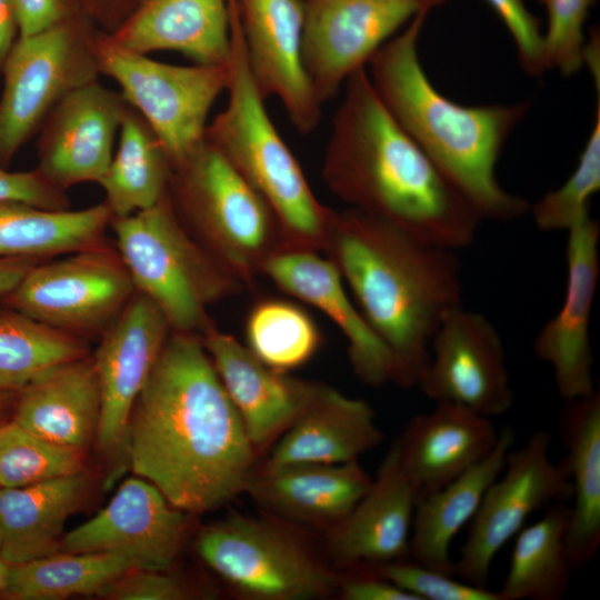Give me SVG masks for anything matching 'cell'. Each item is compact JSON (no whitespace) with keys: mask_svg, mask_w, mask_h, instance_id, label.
Wrapping results in <instances>:
<instances>
[{"mask_svg":"<svg viewBox=\"0 0 600 600\" xmlns=\"http://www.w3.org/2000/svg\"><path fill=\"white\" fill-rule=\"evenodd\" d=\"M98 30L79 12L44 31L18 37L1 71V167L8 168L62 99L99 80L94 54Z\"/></svg>","mask_w":600,"mask_h":600,"instance_id":"obj_8","label":"cell"},{"mask_svg":"<svg viewBox=\"0 0 600 600\" xmlns=\"http://www.w3.org/2000/svg\"><path fill=\"white\" fill-rule=\"evenodd\" d=\"M246 337L251 352L269 368L287 372L317 352L320 334L311 317L297 304L264 300L250 311Z\"/></svg>","mask_w":600,"mask_h":600,"instance_id":"obj_36","label":"cell"},{"mask_svg":"<svg viewBox=\"0 0 600 600\" xmlns=\"http://www.w3.org/2000/svg\"><path fill=\"white\" fill-rule=\"evenodd\" d=\"M88 354L87 340L0 303V391L18 393L46 370Z\"/></svg>","mask_w":600,"mask_h":600,"instance_id":"obj_35","label":"cell"},{"mask_svg":"<svg viewBox=\"0 0 600 600\" xmlns=\"http://www.w3.org/2000/svg\"><path fill=\"white\" fill-rule=\"evenodd\" d=\"M570 504L548 507L516 534L501 600H560L573 571L567 547Z\"/></svg>","mask_w":600,"mask_h":600,"instance_id":"obj_33","label":"cell"},{"mask_svg":"<svg viewBox=\"0 0 600 600\" xmlns=\"http://www.w3.org/2000/svg\"><path fill=\"white\" fill-rule=\"evenodd\" d=\"M509 31L522 70L530 77L546 71L543 31L524 0H484Z\"/></svg>","mask_w":600,"mask_h":600,"instance_id":"obj_41","label":"cell"},{"mask_svg":"<svg viewBox=\"0 0 600 600\" xmlns=\"http://www.w3.org/2000/svg\"><path fill=\"white\" fill-rule=\"evenodd\" d=\"M382 440L374 410L368 402L320 384L272 449L263 469L358 460Z\"/></svg>","mask_w":600,"mask_h":600,"instance_id":"obj_25","label":"cell"},{"mask_svg":"<svg viewBox=\"0 0 600 600\" xmlns=\"http://www.w3.org/2000/svg\"><path fill=\"white\" fill-rule=\"evenodd\" d=\"M564 403L559 430L573 489L567 547L576 570L592 560L600 544V393Z\"/></svg>","mask_w":600,"mask_h":600,"instance_id":"obj_30","label":"cell"},{"mask_svg":"<svg viewBox=\"0 0 600 600\" xmlns=\"http://www.w3.org/2000/svg\"><path fill=\"white\" fill-rule=\"evenodd\" d=\"M172 166L158 136L129 106L119 129V142L98 183L112 218L152 207L168 191Z\"/></svg>","mask_w":600,"mask_h":600,"instance_id":"obj_32","label":"cell"},{"mask_svg":"<svg viewBox=\"0 0 600 600\" xmlns=\"http://www.w3.org/2000/svg\"><path fill=\"white\" fill-rule=\"evenodd\" d=\"M351 577L341 580L339 591L344 600H418L393 583L373 573L356 569Z\"/></svg>","mask_w":600,"mask_h":600,"instance_id":"obj_45","label":"cell"},{"mask_svg":"<svg viewBox=\"0 0 600 600\" xmlns=\"http://www.w3.org/2000/svg\"><path fill=\"white\" fill-rule=\"evenodd\" d=\"M187 533L182 510L151 482L129 478L94 517L63 534L59 552L114 554L137 569L168 571Z\"/></svg>","mask_w":600,"mask_h":600,"instance_id":"obj_16","label":"cell"},{"mask_svg":"<svg viewBox=\"0 0 600 600\" xmlns=\"http://www.w3.org/2000/svg\"><path fill=\"white\" fill-rule=\"evenodd\" d=\"M514 440V430L503 427L486 458L440 489L419 493L410 536L411 560L453 576L451 542L476 516L486 490L502 472Z\"/></svg>","mask_w":600,"mask_h":600,"instance_id":"obj_27","label":"cell"},{"mask_svg":"<svg viewBox=\"0 0 600 600\" xmlns=\"http://www.w3.org/2000/svg\"><path fill=\"white\" fill-rule=\"evenodd\" d=\"M360 569L388 580L418 600H501L498 591L458 580L410 558Z\"/></svg>","mask_w":600,"mask_h":600,"instance_id":"obj_40","label":"cell"},{"mask_svg":"<svg viewBox=\"0 0 600 600\" xmlns=\"http://www.w3.org/2000/svg\"><path fill=\"white\" fill-rule=\"evenodd\" d=\"M9 570H10V564L3 559L0 551V594L7 584Z\"/></svg>","mask_w":600,"mask_h":600,"instance_id":"obj_50","label":"cell"},{"mask_svg":"<svg viewBox=\"0 0 600 600\" xmlns=\"http://www.w3.org/2000/svg\"><path fill=\"white\" fill-rule=\"evenodd\" d=\"M17 393L0 391V424L11 419Z\"/></svg>","mask_w":600,"mask_h":600,"instance_id":"obj_49","label":"cell"},{"mask_svg":"<svg viewBox=\"0 0 600 600\" xmlns=\"http://www.w3.org/2000/svg\"><path fill=\"white\" fill-rule=\"evenodd\" d=\"M84 471V451L43 439L9 419L0 424V488H20Z\"/></svg>","mask_w":600,"mask_h":600,"instance_id":"obj_37","label":"cell"},{"mask_svg":"<svg viewBox=\"0 0 600 600\" xmlns=\"http://www.w3.org/2000/svg\"><path fill=\"white\" fill-rule=\"evenodd\" d=\"M13 3L19 37L39 33L83 12L76 0H13Z\"/></svg>","mask_w":600,"mask_h":600,"instance_id":"obj_44","label":"cell"},{"mask_svg":"<svg viewBox=\"0 0 600 600\" xmlns=\"http://www.w3.org/2000/svg\"><path fill=\"white\" fill-rule=\"evenodd\" d=\"M132 569H137L132 562L114 554L57 552L10 566L0 598L62 600L72 596H98Z\"/></svg>","mask_w":600,"mask_h":600,"instance_id":"obj_34","label":"cell"},{"mask_svg":"<svg viewBox=\"0 0 600 600\" xmlns=\"http://www.w3.org/2000/svg\"><path fill=\"white\" fill-rule=\"evenodd\" d=\"M597 96L594 122L576 169L529 209L542 231H568L590 217L589 201L600 190V92Z\"/></svg>","mask_w":600,"mask_h":600,"instance_id":"obj_38","label":"cell"},{"mask_svg":"<svg viewBox=\"0 0 600 600\" xmlns=\"http://www.w3.org/2000/svg\"><path fill=\"white\" fill-rule=\"evenodd\" d=\"M98 596L110 600H181L190 593L184 582L168 571L132 569Z\"/></svg>","mask_w":600,"mask_h":600,"instance_id":"obj_42","label":"cell"},{"mask_svg":"<svg viewBox=\"0 0 600 600\" xmlns=\"http://www.w3.org/2000/svg\"><path fill=\"white\" fill-rule=\"evenodd\" d=\"M372 478L358 460L263 469L246 491L263 507L293 520L337 524L363 494Z\"/></svg>","mask_w":600,"mask_h":600,"instance_id":"obj_28","label":"cell"},{"mask_svg":"<svg viewBox=\"0 0 600 600\" xmlns=\"http://www.w3.org/2000/svg\"><path fill=\"white\" fill-rule=\"evenodd\" d=\"M547 11L543 31L547 70L556 69L562 76H572L583 64L587 41L584 24L596 0H538Z\"/></svg>","mask_w":600,"mask_h":600,"instance_id":"obj_39","label":"cell"},{"mask_svg":"<svg viewBox=\"0 0 600 600\" xmlns=\"http://www.w3.org/2000/svg\"><path fill=\"white\" fill-rule=\"evenodd\" d=\"M18 37L19 28L13 0H0V76Z\"/></svg>","mask_w":600,"mask_h":600,"instance_id":"obj_47","label":"cell"},{"mask_svg":"<svg viewBox=\"0 0 600 600\" xmlns=\"http://www.w3.org/2000/svg\"><path fill=\"white\" fill-rule=\"evenodd\" d=\"M412 417L394 439L400 461L419 493L451 482L486 458L499 431L491 418L451 402Z\"/></svg>","mask_w":600,"mask_h":600,"instance_id":"obj_23","label":"cell"},{"mask_svg":"<svg viewBox=\"0 0 600 600\" xmlns=\"http://www.w3.org/2000/svg\"><path fill=\"white\" fill-rule=\"evenodd\" d=\"M200 336L254 449L284 432L320 387L269 368L213 323Z\"/></svg>","mask_w":600,"mask_h":600,"instance_id":"obj_21","label":"cell"},{"mask_svg":"<svg viewBox=\"0 0 600 600\" xmlns=\"http://www.w3.org/2000/svg\"><path fill=\"white\" fill-rule=\"evenodd\" d=\"M322 248L391 351L394 382L418 386L434 332L444 316L461 306V266L454 250L418 240L352 208L332 211Z\"/></svg>","mask_w":600,"mask_h":600,"instance_id":"obj_3","label":"cell"},{"mask_svg":"<svg viewBox=\"0 0 600 600\" xmlns=\"http://www.w3.org/2000/svg\"><path fill=\"white\" fill-rule=\"evenodd\" d=\"M447 0H302V60L323 104L420 11Z\"/></svg>","mask_w":600,"mask_h":600,"instance_id":"obj_13","label":"cell"},{"mask_svg":"<svg viewBox=\"0 0 600 600\" xmlns=\"http://www.w3.org/2000/svg\"><path fill=\"white\" fill-rule=\"evenodd\" d=\"M22 201L51 210L69 209L64 190L50 183L36 168L9 171L0 166V201Z\"/></svg>","mask_w":600,"mask_h":600,"instance_id":"obj_43","label":"cell"},{"mask_svg":"<svg viewBox=\"0 0 600 600\" xmlns=\"http://www.w3.org/2000/svg\"><path fill=\"white\" fill-rule=\"evenodd\" d=\"M170 333L158 307L136 291L100 336L91 357L101 394L96 441L104 456H120L127 461V428L132 407Z\"/></svg>","mask_w":600,"mask_h":600,"instance_id":"obj_15","label":"cell"},{"mask_svg":"<svg viewBox=\"0 0 600 600\" xmlns=\"http://www.w3.org/2000/svg\"><path fill=\"white\" fill-rule=\"evenodd\" d=\"M196 551L248 599H317L338 589L341 581L290 533L240 514L204 527L197 537Z\"/></svg>","mask_w":600,"mask_h":600,"instance_id":"obj_10","label":"cell"},{"mask_svg":"<svg viewBox=\"0 0 600 600\" xmlns=\"http://www.w3.org/2000/svg\"><path fill=\"white\" fill-rule=\"evenodd\" d=\"M248 67L261 94L277 98L302 134L321 121L322 103L302 60V0H233Z\"/></svg>","mask_w":600,"mask_h":600,"instance_id":"obj_17","label":"cell"},{"mask_svg":"<svg viewBox=\"0 0 600 600\" xmlns=\"http://www.w3.org/2000/svg\"><path fill=\"white\" fill-rule=\"evenodd\" d=\"M134 292L118 250L103 242L34 263L0 303L87 340L101 336Z\"/></svg>","mask_w":600,"mask_h":600,"instance_id":"obj_11","label":"cell"},{"mask_svg":"<svg viewBox=\"0 0 600 600\" xmlns=\"http://www.w3.org/2000/svg\"><path fill=\"white\" fill-rule=\"evenodd\" d=\"M433 9L420 11L368 63L381 102L401 129L426 152L473 206L482 220H514L530 209L496 177L501 151L530 109V102L463 106L432 84L418 43Z\"/></svg>","mask_w":600,"mask_h":600,"instance_id":"obj_4","label":"cell"},{"mask_svg":"<svg viewBox=\"0 0 600 600\" xmlns=\"http://www.w3.org/2000/svg\"><path fill=\"white\" fill-rule=\"evenodd\" d=\"M140 1V0H139Z\"/></svg>","mask_w":600,"mask_h":600,"instance_id":"obj_52","label":"cell"},{"mask_svg":"<svg viewBox=\"0 0 600 600\" xmlns=\"http://www.w3.org/2000/svg\"><path fill=\"white\" fill-rule=\"evenodd\" d=\"M167 194L186 229L238 282L288 248L269 206L206 139L172 166Z\"/></svg>","mask_w":600,"mask_h":600,"instance_id":"obj_6","label":"cell"},{"mask_svg":"<svg viewBox=\"0 0 600 600\" xmlns=\"http://www.w3.org/2000/svg\"><path fill=\"white\" fill-rule=\"evenodd\" d=\"M100 408L90 353L36 377L17 393L11 419L43 439L84 451L96 440Z\"/></svg>","mask_w":600,"mask_h":600,"instance_id":"obj_26","label":"cell"},{"mask_svg":"<svg viewBox=\"0 0 600 600\" xmlns=\"http://www.w3.org/2000/svg\"><path fill=\"white\" fill-rule=\"evenodd\" d=\"M112 214L102 201L80 210H51L0 201V258L46 261L106 242Z\"/></svg>","mask_w":600,"mask_h":600,"instance_id":"obj_31","label":"cell"},{"mask_svg":"<svg viewBox=\"0 0 600 600\" xmlns=\"http://www.w3.org/2000/svg\"><path fill=\"white\" fill-rule=\"evenodd\" d=\"M39 261L23 258H0V298L9 292Z\"/></svg>","mask_w":600,"mask_h":600,"instance_id":"obj_48","label":"cell"},{"mask_svg":"<svg viewBox=\"0 0 600 600\" xmlns=\"http://www.w3.org/2000/svg\"><path fill=\"white\" fill-rule=\"evenodd\" d=\"M419 492L402 467L393 441L368 491L350 513L332 527L329 547L334 558L352 569L410 558Z\"/></svg>","mask_w":600,"mask_h":600,"instance_id":"obj_22","label":"cell"},{"mask_svg":"<svg viewBox=\"0 0 600 600\" xmlns=\"http://www.w3.org/2000/svg\"><path fill=\"white\" fill-rule=\"evenodd\" d=\"M261 271L280 289L317 307L337 324L347 339L352 370L363 383L380 387L394 382L391 351L349 297L330 259L311 249L283 248L263 262Z\"/></svg>","mask_w":600,"mask_h":600,"instance_id":"obj_20","label":"cell"},{"mask_svg":"<svg viewBox=\"0 0 600 600\" xmlns=\"http://www.w3.org/2000/svg\"><path fill=\"white\" fill-rule=\"evenodd\" d=\"M110 228L136 291L158 307L171 331L201 334L212 323L207 308L238 281L186 229L168 194L152 207L112 218Z\"/></svg>","mask_w":600,"mask_h":600,"instance_id":"obj_7","label":"cell"},{"mask_svg":"<svg viewBox=\"0 0 600 600\" xmlns=\"http://www.w3.org/2000/svg\"><path fill=\"white\" fill-rule=\"evenodd\" d=\"M418 387L436 402H451L492 418L514 402L501 337L481 313L450 310L429 346Z\"/></svg>","mask_w":600,"mask_h":600,"instance_id":"obj_14","label":"cell"},{"mask_svg":"<svg viewBox=\"0 0 600 600\" xmlns=\"http://www.w3.org/2000/svg\"><path fill=\"white\" fill-rule=\"evenodd\" d=\"M109 34L134 52L176 51L196 64L228 66L229 0H140Z\"/></svg>","mask_w":600,"mask_h":600,"instance_id":"obj_24","label":"cell"},{"mask_svg":"<svg viewBox=\"0 0 600 600\" xmlns=\"http://www.w3.org/2000/svg\"><path fill=\"white\" fill-rule=\"evenodd\" d=\"M322 178L349 208L407 234L458 250L476 238L482 218L378 97L367 68L343 84L331 122Z\"/></svg>","mask_w":600,"mask_h":600,"instance_id":"obj_2","label":"cell"},{"mask_svg":"<svg viewBox=\"0 0 600 600\" xmlns=\"http://www.w3.org/2000/svg\"><path fill=\"white\" fill-rule=\"evenodd\" d=\"M599 238V223L591 217L568 230L564 297L533 342L536 357L552 368L564 402L596 391L590 320L600 273Z\"/></svg>","mask_w":600,"mask_h":600,"instance_id":"obj_19","label":"cell"},{"mask_svg":"<svg viewBox=\"0 0 600 600\" xmlns=\"http://www.w3.org/2000/svg\"><path fill=\"white\" fill-rule=\"evenodd\" d=\"M226 107L206 129L211 143L264 200L289 248H322L332 209L321 204L274 127L246 58L233 0Z\"/></svg>","mask_w":600,"mask_h":600,"instance_id":"obj_5","label":"cell"},{"mask_svg":"<svg viewBox=\"0 0 600 600\" xmlns=\"http://www.w3.org/2000/svg\"><path fill=\"white\" fill-rule=\"evenodd\" d=\"M89 489L86 472L0 489V551L10 564L59 552L64 524Z\"/></svg>","mask_w":600,"mask_h":600,"instance_id":"obj_29","label":"cell"},{"mask_svg":"<svg viewBox=\"0 0 600 600\" xmlns=\"http://www.w3.org/2000/svg\"><path fill=\"white\" fill-rule=\"evenodd\" d=\"M128 109L121 93L99 80L74 90L52 109L38 131L36 169L64 191L80 183H99Z\"/></svg>","mask_w":600,"mask_h":600,"instance_id":"obj_18","label":"cell"},{"mask_svg":"<svg viewBox=\"0 0 600 600\" xmlns=\"http://www.w3.org/2000/svg\"><path fill=\"white\" fill-rule=\"evenodd\" d=\"M1 489V488H0Z\"/></svg>","mask_w":600,"mask_h":600,"instance_id":"obj_51","label":"cell"},{"mask_svg":"<svg viewBox=\"0 0 600 600\" xmlns=\"http://www.w3.org/2000/svg\"><path fill=\"white\" fill-rule=\"evenodd\" d=\"M551 434L534 431L518 450L508 452L499 477L488 487L453 560V576L488 588L494 557L523 528L533 512L572 500L567 466L550 458Z\"/></svg>","mask_w":600,"mask_h":600,"instance_id":"obj_12","label":"cell"},{"mask_svg":"<svg viewBox=\"0 0 600 600\" xmlns=\"http://www.w3.org/2000/svg\"><path fill=\"white\" fill-rule=\"evenodd\" d=\"M94 54L100 74L120 88L126 102L151 127L171 166L206 139L208 116L228 84V66L160 62L117 43L98 30Z\"/></svg>","mask_w":600,"mask_h":600,"instance_id":"obj_9","label":"cell"},{"mask_svg":"<svg viewBox=\"0 0 600 600\" xmlns=\"http://www.w3.org/2000/svg\"><path fill=\"white\" fill-rule=\"evenodd\" d=\"M76 2L100 30L110 33L130 14L139 0H76Z\"/></svg>","mask_w":600,"mask_h":600,"instance_id":"obj_46","label":"cell"},{"mask_svg":"<svg viewBox=\"0 0 600 600\" xmlns=\"http://www.w3.org/2000/svg\"><path fill=\"white\" fill-rule=\"evenodd\" d=\"M127 462L176 508L213 510L246 491L256 449L201 336L171 331L127 428Z\"/></svg>","mask_w":600,"mask_h":600,"instance_id":"obj_1","label":"cell"}]
</instances>
